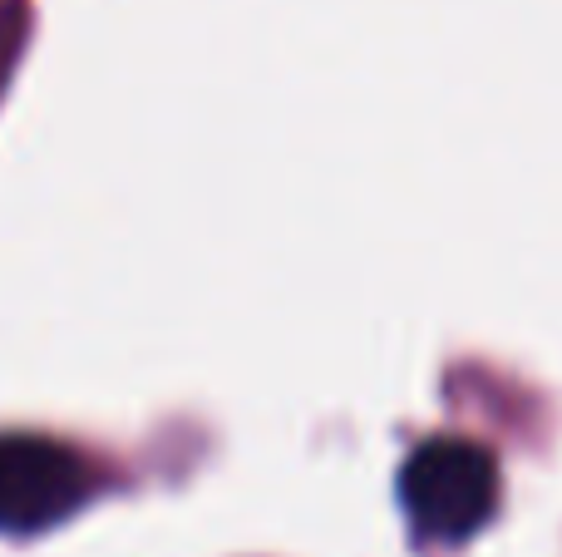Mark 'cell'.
<instances>
[{"label":"cell","mask_w":562,"mask_h":557,"mask_svg":"<svg viewBox=\"0 0 562 557\" xmlns=\"http://www.w3.org/2000/svg\"><path fill=\"white\" fill-rule=\"evenodd\" d=\"M498 464L474 440H425L400 469V509L425 543H464L494 519Z\"/></svg>","instance_id":"6da1fadb"},{"label":"cell","mask_w":562,"mask_h":557,"mask_svg":"<svg viewBox=\"0 0 562 557\" xmlns=\"http://www.w3.org/2000/svg\"><path fill=\"white\" fill-rule=\"evenodd\" d=\"M94 493V469L45 434H0V533L65 523Z\"/></svg>","instance_id":"7a4b0ae2"}]
</instances>
